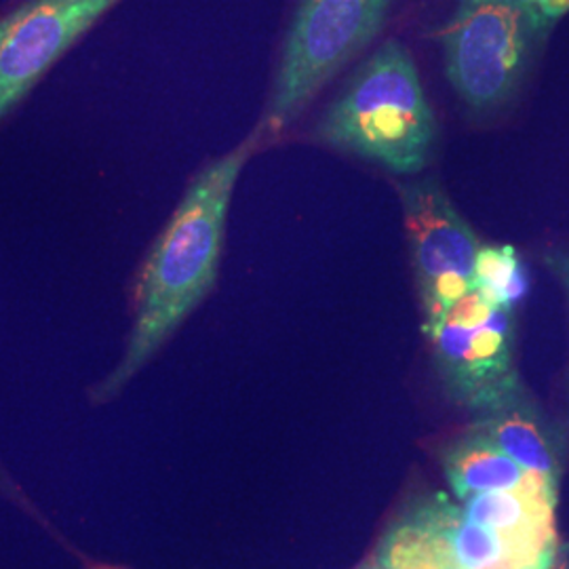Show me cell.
Returning a JSON list of instances; mask_svg holds the SVG:
<instances>
[{
    "label": "cell",
    "mask_w": 569,
    "mask_h": 569,
    "mask_svg": "<svg viewBox=\"0 0 569 569\" xmlns=\"http://www.w3.org/2000/svg\"><path fill=\"white\" fill-rule=\"evenodd\" d=\"M93 569H121V568H93Z\"/></svg>",
    "instance_id": "e0dca14e"
},
{
    "label": "cell",
    "mask_w": 569,
    "mask_h": 569,
    "mask_svg": "<svg viewBox=\"0 0 569 569\" xmlns=\"http://www.w3.org/2000/svg\"><path fill=\"white\" fill-rule=\"evenodd\" d=\"M550 274L563 287L569 305V249H550L542 256Z\"/></svg>",
    "instance_id": "4fadbf2b"
},
{
    "label": "cell",
    "mask_w": 569,
    "mask_h": 569,
    "mask_svg": "<svg viewBox=\"0 0 569 569\" xmlns=\"http://www.w3.org/2000/svg\"><path fill=\"white\" fill-rule=\"evenodd\" d=\"M555 552H515V550H510V552H505L475 569H550Z\"/></svg>",
    "instance_id": "7c38bea8"
},
{
    "label": "cell",
    "mask_w": 569,
    "mask_h": 569,
    "mask_svg": "<svg viewBox=\"0 0 569 569\" xmlns=\"http://www.w3.org/2000/svg\"><path fill=\"white\" fill-rule=\"evenodd\" d=\"M441 460L449 486L462 502L486 491L526 488L540 475L515 462L472 428L443 449Z\"/></svg>",
    "instance_id": "9c48e42d"
},
{
    "label": "cell",
    "mask_w": 569,
    "mask_h": 569,
    "mask_svg": "<svg viewBox=\"0 0 569 569\" xmlns=\"http://www.w3.org/2000/svg\"><path fill=\"white\" fill-rule=\"evenodd\" d=\"M373 559L385 569H458L446 536L411 512L390 528Z\"/></svg>",
    "instance_id": "30bf717a"
},
{
    "label": "cell",
    "mask_w": 569,
    "mask_h": 569,
    "mask_svg": "<svg viewBox=\"0 0 569 569\" xmlns=\"http://www.w3.org/2000/svg\"><path fill=\"white\" fill-rule=\"evenodd\" d=\"M425 333L449 399L472 416L528 390L515 366V310L489 302L477 287Z\"/></svg>",
    "instance_id": "5b68a950"
},
{
    "label": "cell",
    "mask_w": 569,
    "mask_h": 569,
    "mask_svg": "<svg viewBox=\"0 0 569 569\" xmlns=\"http://www.w3.org/2000/svg\"><path fill=\"white\" fill-rule=\"evenodd\" d=\"M121 0H28L0 20V121Z\"/></svg>",
    "instance_id": "52a82bcc"
},
{
    "label": "cell",
    "mask_w": 569,
    "mask_h": 569,
    "mask_svg": "<svg viewBox=\"0 0 569 569\" xmlns=\"http://www.w3.org/2000/svg\"><path fill=\"white\" fill-rule=\"evenodd\" d=\"M472 430L483 435L521 467L549 475L555 481L563 470V441L542 409L526 392L507 403L477 413Z\"/></svg>",
    "instance_id": "ba28073f"
},
{
    "label": "cell",
    "mask_w": 569,
    "mask_h": 569,
    "mask_svg": "<svg viewBox=\"0 0 569 569\" xmlns=\"http://www.w3.org/2000/svg\"><path fill=\"white\" fill-rule=\"evenodd\" d=\"M399 197L413 281L428 327L475 289V262L483 243L439 180L403 182Z\"/></svg>",
    "instance_id": "8992f818"
},
{
    "label": "cell",
    "mask_w": 569,
    "mask_h": 569,
    "mask_svg": "<svg viewBox=\"0 0 569 569\" xmlns=\"http://www.w3.org/2000/svg\"><path fill=\"white\" fill-rule=\"evenodd\" d=\"M359 569H385V568H380V563H378V561H376V559H371V561H367V563H363V566H361V568Z\"/></svg>",
    "instance_id": "2e32d148"
},
{
    "label": "cell",
    "mask_w": 569,
    "mask_h": 569,
    "mask_svg": "<svg viewBox=\"0 0 569 569\" xmlns=\"http://www.w3.org/2000/svg\"><path fill=\"white\" fill-rule=\"evenodd\" d=\"M526 2L536 7L540 13H545L555 23L569 13V0H526Z\"/></svg>",
    "instance_id": "5bb4252c"
},
{
    "label": "cell",
    "mask_w": 569,
    "mask_h": 569,
    "mask_svg": "<svg viewBox=\"0 0 569 569\" xmlns=\"http://www.w3.org/2000/svg\"><path fill=\"white\" fill-rule=\"evenodd\" d=\"M550 569H569V542L568 545L557 547V552H555V559H552Z\"/></svg>",
    "instance_id": "9a60e30c"
},
{
    "label": "cell",
    "mask_w": 569,
    "mask_h": 569,
    "mask_svg": "<svg viewBox=\"0 0 569 569\" xmlns=\"http://www.w3.org/2000/svg\"><path fill=\"white\" fill-rule=\"evenodd\" d=\"M475 287L496 306L515 310L528 296V268L512 244H486L475 262Z\"/></svg>",
    "instance_id": "8fae6325"
},
{
    "label": "cell",
    "mask_w": 569,
    "mask_h": 569,
    "mask_svg": "<svg viewBox=\"0 0 569 569\" xmlns=\"http://www.w3.org/2000/svg\"><path fill=\"white\" fill-rule=\"evenodd\" d=\"M395 0H300L289 21L274 72L262 138H274L296 121L346 63L382 32Z\"/></svg>",
    "instance_id": "277c9868"
},
{
    "label": "cell",
    "mask_w": 569,
    "mask_h": 569,
    "mask_svg": "<svg viewBox=\"0 0 569 569\" xmlns=\"http://www.w3.org/2000/svg\"><path fill=\"white\" fill-rule=\"evenodd\" d=\"M312 136L395 176L422 173L437 150L439 121L406 44H380L329 103Z\"/></svg>",
    "instance_id": "7a4b0ae2"
},
{
    "label": "cell",
    "mask_w": 569,
    "mask_h": 569,
    "mask_svg": "<svg viewBox=\"0 0 569 569\" xmlns=\"http://www.w3.org/2000/svg\"><path fill=\"white\" fill-rule=\"evenodd\" d=\"M555 21L526 0H456L441 49L449 84L475 112H491L519 91Z\"/></svg>",
    "instance_id": "3957f363"
},
{
    "label": "cell",
    "mask_w": 569,
    "mask_h": 569,
    "mask_svg": "<svg viewBox=\"0 0 569 569\" xmlns=\"http://www.w3.org/2000/svg\"><path fill=\"white\" fill-rule=\"evenodd\" d=\"M262 140L256 127L243 142L204 164L188 183L143 262L124 352L93 388V403L117 399L218 283L232 194Z\"/></svg>",
    "instance_id": "6da1fadb"
}]
</instances>
